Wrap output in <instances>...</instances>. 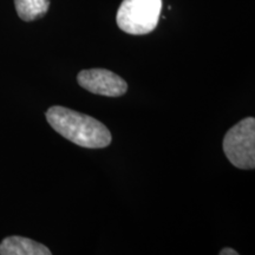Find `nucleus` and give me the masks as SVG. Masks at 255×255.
I'll list each match as a JSON object with an SVG mask.
<instances>
[{
    "mask_svg": "<svg viewBox=\"0 0 255 255\" xmlns=\"http://www.w3.org/2000/svg\"><path fill=\"white\" fill-rule=\"evenodd\" d=\"M223 151L233 165L240 169L255 167V120L247 117L228 130Z\"/></svg>",
    "mask_w": 255,
    "mask_h": 255,
    "instance_id": "7ed1b4c3",
    "label": "nucleus"
},
{
    "mask_svg": "<svg viewBox=\"0 0 255 255\" xmlns=\"http://www.w3.org/2000/svg\"><path fill=\"white\" fill-rule=\"evenodd\" d=\"M77 82L91 94L105 97H120L128 91V84L122 77L105 69L83 70L78 73Z\"/></svg>",
    "mask_w": 255,
    "mask_h": 255,
    "instance_id": "20e7f679",
    "label": "nucleus"
},
{
    "mask_svg": "<svg viewBox=\"0 0 255 255\" xmlns=\"http://www.w3.org/2000/svg\"><path fill=\"white\" fill-rule=\"evenodd\" d=\"M14 5L21 20L33 21L46 14L50 0H14Z\"/></svg>",
    "mask_w": 255,
    "mask_h": 255,
    "instance_id": "423d86ee",
    "label": "nucleus"
},
{
    "mask_svg": "<svg viewBox=\"0 0 255 255\" xmlns=\"http://www.w3.org/2000/svg\"><path fill=\"white\" fill-rule=\"evenodd\" d=\"M46 120L59 135L82 148H105L113 139L109 129L100 121L68 108L51 107Z\"/></svg>",
    "mask_w": 255,
    "mask_h": 255,
    "instance_id": "f257e3e1",
    "label": "nucleus"
},
{
    "mask_svg": "<svg viewBox=\"0 0 255 255\" xmlns=\"http://www.w3.org/2000/svg\"><path fill=\"white\" fill-rule=\"evenodd\" d=\"M162 5V0H123L117 11V25L129 34L150 33L157 26Z\"/></svg>",
    "mask_w": 255,
    "mask_h": 255,
    "instance_id": "f03ea898",
    "label": "nucleus"
},
{
    "mask_svg": "<svg viewBox=\"0 0 255 255\" xmlns=\"http://www.w3.org/2000/svg\"><path fill=\"white\" fill-rule=\"evenodd\" d=\"M1 255H51V251L39 242L23 237L6 238L0 244Z\"/></svg>",
    "mask_w": 255,
    "mask_h": 255,
    "instance_id": "39448f33",
    "label": "nucleus"
},
{
    "mask_svg": "<svg viewBox=\"0 0 255 255\" xmlns=\"http://www.w3.org/2000/svg\"><path fill=\"white\" fill-rule=\"evenodd\" d=\"M239 253L237 251H234L233 248H223L220 252V255H238Z\"/></svg>",
    "mask_w": 255,
    "mask_h": 255,
    "instance_id": "0eeeda50",
    "label": "nucleus"
}]
</instances>
